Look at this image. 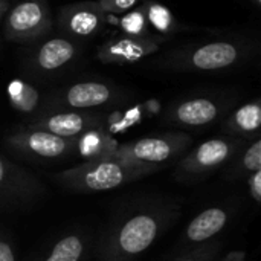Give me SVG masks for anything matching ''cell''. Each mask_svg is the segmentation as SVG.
Returning <instances> with one entry per match:
<instances>
[{
  "instance_id": "6da1fadb",
  "label": "cell",
  "mask_w": 261,
  "mask_h": 261,
  "mask_svg": "<svg viewBox=\"0 0 261 261\" xmlns=\"http://www.w3.org/2000/svg\"><path fill=\"white\" fill-rule=\"evenodd\" d=\"M179 205L168 200L139 203L118 216L98 248V261H135L177 219Z\"/></svg>"
},
{
  "instance_id": "7a4b0ae2",
  "label": "cell",
  "mask_w": 261,
  "mask_h": 261,
  "mask_svg": "<svg viewBox=\"0 0 261 261\" xmlns=\"http://www.w3.org/2000/svg\"><path fill=\"white\" fill-rule=\"evenodd\" d=\"M158 171L154 167L136 165L113 156H106L87 159L76 167L52 174V180L66 191L92 194L121 188Z\"/></svg>"
},
{
  "instance_id": "3957f363",
  "label": "cell",
  "mask_w": 261,
  "mask_h": 261,
  "mask_svg": "<svg viewBox=\"0 0 261 261\" xmlns=\"http://www.w3.org/2000/svg\"><path fill=\"white\" fill-rule=\"evenodd\" d=\"M191 145L193 139L190 135L184 132H168L121 144L110 156L136 165L154 167L161 171L180 161L190 151Z\"/></svg>"
},
{
  "instance_id": "277c9868",
  "label": "cell",
  "mask_w": 261,
  "mask_h": 261,
  "mask_svg": "<svg viewBox=\"0 0 261 261\" xmlns=\"http://www.w3.org/2000/svg\"><path fill=\"white\" fill-rule=\"evenodd\" d=\"M246 142L248 141L245 139L226 135L211 138L190 150L180 161H177L173 176L176 180L184 184L203 180L220 168H225Z\"/></svg>"
},
{
  "instance_id": "5b68a950",
  "label": "cell",
  "mask_w": 261,
  "mask_h": 261,
  "mask_svg": "<svg viewBox=\"0 0 261 261\" xmlns=\"http://www.w3.org/2000/svg\"><path fill=\"white\" fill-rule=\"evenodd\" d=\"M5 144L17 156L40 164L61 162L78 153L76 139L60 138L44 130L28 127L6 136Z\"/></svg>"
},
{
  "instance_id": "8992f818",
  "label": "cell",
  "mask_w": 261,
  "mask_h": 261,
  "mask_svg": "<svg viewBox=\"0 0 261 261\" xmlns=\"http://www.w3.org/2000/svg\"><path fill=\"white\" fill-rule=\"evenodd\" d=\"M44 191L38 177L0 154V211L29 208Z\"/></svg>"
},
{
  "instance_id": "52a82bcc",
  "label": "cell",
  "mask_w": 261,
  "mask_h": 261,
  "mask_svg": "<svg viewBox=\"0 0 261 261\" xmlns=\"http://www.w3.org/2000/svg\"><path fill=\"white\" fill-rule=\"evenodd\" d=\"M50 26L49 9L41 0H24L6 15L5 35L12 41H31L44 34Z\"/></svg>"
},
{
  "instance_id": "ba28073f",
  "label": "cell",
  "mask_w": 261,
  "mask_h": 261,
  "mask_svg": "<svg viewBox=\"0 0 261 261\" xmlns=\"http://www.w3.org/2000/svg\"><path fill=\"white\" fill-rule=\"evenodd\" d=\"M234 208L229 205H214L200 211L184 229L176 246L179 254L196 249L213 242L231 222Z\"/></svg>"
},
{
  "instance_id": "9c48e42d",
  "label": "cell",
  "mask_w": 261,
  "mask_h": 261,
  "mask_svg": "<svg viewBox=\"0 0 261 261\" xmlns=\"http://www.w3.org/2000/svg\"><path fill=\"white\" fill-rule=\"evenodd\" d=\"M28 128L44 130L60 138L78 139L84 133L104 127V121L99 115L81 110H58L38 116L26 125Z\"/></svg>"
},
{
  "instance_id": "30bf717a",
  "label": "cell",
  "mask_w": 261,
  "mask_h": 261,
  "mask_svg": "<svg viewBox=\"0 0 261 261\" xmlns=\"http://www.w3.org/2000/svg\"><path fill=\"white\" fill-rule=\"evenodd\" d=\"M222 113L223 106L219 101L206 96H197L174 104L167 113V121L177 127L199 128L217 122Z\"/></svg>"
},
{
  "instance_id": "8fae6325",
  "label": "cell",
  "mask_w": 261,
  "mask_h": 261,
  "mask_svg": "<svg viewBox=\"0 0 261 261\" xmlns=\"http://www.w3.org/2000/svg\"><path fill=\"white\" fill-rule=\"evenodd\" d=\"M159 50V43L150 37L119 35L98 47V58L109 64H130Z\"/></svg>"
},
{
  "instance_id": "7c38bea8",
  "label": "cell",
  "mask_w": 261,
  "mask_h": 261,
  "mask_svg": "<svg viewBox=\"0 0 261 261\" xmlns=\"http://www.w3.org/2000/svg\"><path fill=\"white\" fill-rule=\"evenodd\" d=\"M116 99V92L106 83L99 81H83L75 83L63 90L57 98V107L69 110H90L104 107Z\"/></svg>"
},
{
  "instance_id": "4fadbf2b",
  "label": "cell",
  "mask_w": 261,
  "mask_h": 261,
  "mask_svg": "<svg viewBox=\"0 0 261 261\" xmlns=\"http://www.w3.org/2000/svg\"><path fill=\"white\" fill-rule=\"evenodd\" d=\"M104 14L98 2L75 3L61 9L60 23L73 37H92L104 26Z\"/></svg>"
},
{
  "instance_id": "5bb4252c",
  "label": "cell",
  "mask_w": 261,
  "mask_h": 261,
  "mask_svg": "<svg viewBox=\"0 0 261 261\" xmlns=\"http://www.w3.org/2000/svg\"><path fill=\"white\" fill-rule=\"evenodd\" d=\"M240 58V49L229 41H213L197 46L187 55L185 63L194 70H220L232 66Z\"/></svg>"
},
{
  "instance_id": "9a60e30c",
  "label": "cell",
  "mask_w": 261,
  "mask_h": 261,
  "mask_svg": "<svg viewBox=\"0 0 261 261\" xmlns=\"http://www.w3.org/2000/svg\"><path fill=\"white\" fill-rule=\"evenodd\" d=\"M261 127V101L254 99L240 106L234 110L225 122L223 132L226 136L240 138L245 141H251L258 138Z\"/></svg>"
},
{
  "instance_id": "2e32d148",
  "label": "cell",
  "mask_w": 261,
  "mask_h": 261,
  "mask_svg": "<svg viewBox=\"0 0 261 261\" xmlns=\"http://www.w3.org/2000/svg\"><path fill=\"white\" fill-rule=\"evenodd\" d=\"M92 251V237L84 232H69L60 237L35 261H84Z\"/></svg>"
},
{
  "instance_id": "e0dca14e",
  "label": "cell",
  "mask_w": 261,
  "mask_h": 261,
  "mask_svg": "<svg viewBox=\"0 0 261 261\" xmlns=\"http://www.w3.org/2000/svg\"><path fill=\"white\" fill-rule=\"evenodd\" d=\"M261 170V138H254L229 161L223 177L229 182L245 180L249 174Z\"/></svg>"
},
{
  "instance_id": "ac0fdd59",
  "label": "cell",
  "mask_w": 261,
  "mask_h": 261,
  "mask_svg": "<svg viewBox=\"0 0 261 261\" xmlns=\"http://www.w3.org/2000/svg\"><path fill=\"white\" fill-rule=\"evenodd\" d=\"M76 54V46L67 38H50L40 46L35 55V64L43 72L58 70Z\"/></svg>"
},
{
  "instance_id": "d6986e66",
  "label": "cell",
  "mask_w": 261,
  "mask_h": 261,
  "mask_svg": "<svg viewBox=\"0 0 261 261\" xmlns=\"http://www.w3.org/2000/svg\"><path fill=\"white\" fill-rule=\"evenodd\" d=\"M76 141H78V151L89 154L90 159L110 156L118 147L113 138L107 135L102 128L90 130L83 136H80Z\"/></svg>"
},
{
  "instance_id": "ffe728a7",
  "label": "cell",
  "mask_w": 261,
  "mask_h": 261,
  "mask_svg": "<svg viewBox=\"0 0 261 261\" xmlns=\"http://www.w3.org/2000/svg\"><path fill=\"white\" fill-rule=\"evenodd\" d=\"M142 11L145 14L147 23L151 24L154 31H158L162 35H170L174 32L177 21L167 6L153 0H147L142 6Z\"/></svg>"
},
{
  "instance_id": "44dd1931",
  "label": "cell",
  "mask_w": 261,
  "mask_h": 261,
  "mask_svg": "<svg viewBox=\"0 0 261 261\" xmlns=\"http://www.w3.org/2000/svg\"><path fill=\"white\" fill-rule=\"evenodd\" d=\"M8 95H9V101L12 107L24 113L35 110L40 101V95L35 90V87L20 80L11 81V84L8 86Z\"/></svg>"
},
{
  "instance_id": "7402d4cb",
  "label": "cell",
  "mask_w": 261,
  "mask_h": 261,
  "mask_svg": "<svg viewBox=\"0 0 261 261\" xmlns=\"http://www.w3.org/2000/svg\"><path fill=\"white\" fill-rule=\"evenodd\" d=\"M119 28L122 29L124 35L150 37L148 23H147V18H145V14H144L142 8H133L128 12L122 14L121 20H119Z\"/></svg>"
},
{
  "instance_id": "603a6c76",
  "label": "cell",
  "mask_w": 261,
  "mask_h": 261,
  "mask_svg": "<svg viewBox=\"0 0 261 261\" xmlns=\"http://www.w3.org/2000/svg\"><path fill=\"white\" fill-rule=\"evenodd\" d=\"M220 248H222V243L213 240V242L205 243L196 249L179 254L177 258L171 261H217L219 254H220Z\"/></svg>"
},
{
  "instance_id": "cb8c5ba5",
  "label": "cell",
  "mask_w": 261,
  "mask_h": 261,
  "mask_svg": "<svg viewBox=\"0 0 261 261\" xmlns=\"http://www.w3.org/2000/svg\"><path fill=\"white\" fill-rule=\"evenodd\" d=\"M139 0H99V6L109 14H125L136 6Z\"/></svg>"
},
{
  "instance_id": "d4e9b609",
  "label": "cell",
  "mask_w": 261,
  "mask_h": 261,
  "mask_svg": "<svg viewBox=\"0 0 261 261\" xmlns=\"http://www.w3.org/2000/svg\"><path fill=\"white\" fill-rule=\"evenodd\" d=\"M246 185H248V193H249V197L257 203L260 205L261 202V170L260 171H255L252 174H249L246 179H245Z\"/></svg>"
},
{
  "instance_id": "484cf974",
  "label": "cell",
  "mask_w": 261,
  "mask_h": 261,
  "mask_svg": "<svg viewBox=\"0 0 261 261\" xmlns=\"http://www.w3.org/2000/svg\"><path fill=\"white\" fill-rule=\"evenodd\" d=\"M0 261H17V252L11 239L0 232Z\"/></svg>"
},
{
  "instance_id": "4316f807",
  "label": "cell",
  "mask_w": 261,
  "mask_h": 261,
  "mask_svg": "<svg viewBox=\"0 0 261 261\" xmlns=\"http://www.w3.org/2000/svg\"><path fill=\"white\" fill-rule=\"evenodd\" d=\"M223 261H245V254L243 252H231L226 255Z\"/></svg>"
},
{
  "instance_id": "83f0119b",
  "label": "cell",
  "mask_w": 261,
  "mask_h": 261,
  "mask_svg": "<svg viewBox=\"0 0 261 261\" xmlns=\"http://www.w3.org/2000/svg\"><path fill=\"white\" fill-rule=\"evenodd\" d=\"M6 9H8V3H6V0H0V17L6 12Z\"/></svg>"
},
{
  "instance_id": "f1b7e54d",
  "label": "cell",
  "mask_w": 261,
  "mask_h": 261,
  "mask_svg": "<svg viewBox=\"0 0 261 261\" xmlns=\"http://www.w3.org/2000/svg\"><path fill=\"white\" fill-rule=\"evenodd\" d=\"M254 2H255L257 5H260V3H261V0H254Z\"/></svg>"
}]
</instances>
